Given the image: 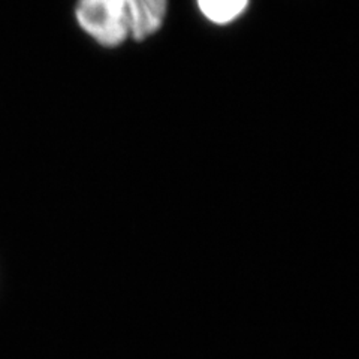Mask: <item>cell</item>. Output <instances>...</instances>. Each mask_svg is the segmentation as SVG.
Masks as SVG:
<instances>
[{
  "mask_svg": "<svg viewBox=\"0 0 359 359\" xmlns=\"http://www.w3.org/2000/svg\"><path fill=\"white\" fill-rule=\"evenodd\" d=\"M168 0H78V25L97 43L114 48L145 41L163 26Z\"/></svg>",
  "mask_w": 359,
  "mask_h": 359,
  "instance_id": "1",
  "label": "cell"
},
{
  "mask_svg": "<svg viewBox=\"0 0 359 359\" xmlns=\"http://www.w3.org/2000/svg\"><path fill=\"white\" fill-rule=\"evenodd\" d=\"M198 8L215 25H229L237 20L249 5V0H196Z\"/></svg>",
  "mask_w": 359,
  "mask_h": 359,
  "instance_id": "2",
  "label": "cell"
}]
</instances>
